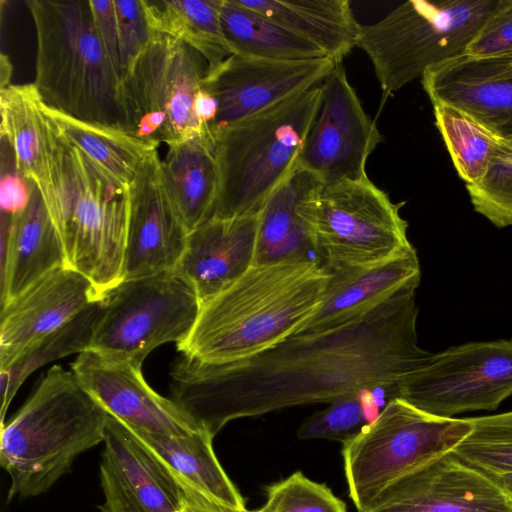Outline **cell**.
<instances>
[{"label": "cell", "mask_w": 512, "mask_h": 512, "mask_svg": "<svg viewBox=\"0 0 512 512\" xmlns=\"http://www.w3.org/2000/svg\"><path fill=\"white\" fill-rule=\"evenodd\" d=\"M102 305V300L91 303L68 323L32 346L11 367L0 370L1 426L5 424L6 411L16 392L32 372L44 364L88 349Z\"/></svg>", "instance_id": "33"}, {"label": "cell", "mask_w": 512, "mask_h": 512, "mask_svg": "<svg viewBox=\"0 0 512 512\" xmlns=\"http://www.w3.org/2000/svg\"><path fill=\"white\" fill-rule=\"evenodd\" d=\"M153 32L181 40L214 67L233 55L225 38L221 0H142Z\"/></svg>", "instance_id": "31"}, {"label": "cell", "mask_w": 512, "mask_h": 512, "mask_svg": "<svg viewBox=\"0 0 512 512\" xmlns=\"http://www.w3.org/2000/svg\"><path fill=\"white\" fill-rule=\"evenodd\" d=\"M128 192L123 279L174 272L189 231L165 189L158 149L143 161Z\"/></svg>", "instance_id": "16"}, {"label": "cell", "mask_w": 512, "mask_h": 512, "mask_svg": "<svg viewBox=\"0 0 512 512\" xmlns=\"http://www.w3.org/2000/svg\"><path fill=\"white\" fill-rule=\"evenodd\" d=\"M466 55L512 59V0H501Z\"/></svg>", "instance_id": "39"}, {"label": "cell", "mask_w": 512, "mask_h": 512, "mask_svg": "<svg viewBox=\"0 0 512 512\" xmlns=\"http://www.w3.org/2000/svg\"><path fill=\"white\" fill-rule=\"evenodd\" d=\"M361 395L336 400L312 414L299 427L297 436L302 440L325 439L342 444L349 441L368 423Z\"/></svg>", "instance_id": "37"}, {"label": "cell", "mask_w": 512, "mask_h": 512, "mask_svg": "<svg viewBox=\"0 0 512 512\" xmlns=\"http://www.w3.org/2000/svg\"><path fill=\"white\" fill-rule=\"evenodd\" d=\"M0 254L1 305L66 266L59 234L35 185L22 213L15 217L1 214Z\"/></svg>", "instance_id": "23"}, {"label": "cell", "mask_w": 512, "mask_h": 512, "mask_svg": "<svg viewBox=\"0 0 512 512\" xmlns=\"http://www.w3.org/2000/svg\"><path fill=\"white\" fill-rule=\"evenodd\" d=\"M501 0H410L362 25L357 47L370 59L381 105L431 68L466 54Z\"/></svg>", "instance_id": "7"}, {"label": "cell", "mask_w": 512, "mask_h": 512, "mask_svg": "<svg viewBox=\"0 0 512 512\" xmlns=\"http://www.w3.org/2000/svg\"><path fill=\"white\" fill-rule=\"evenodd\" d=\"M25 4L36 32L33 83L44 105L85 122L126 131L122 77L97 34L89 0Z\"/></svg>", "instance_id": "3"}, {"label": "cell", "mask_w": 512, "mask_h": 512, "mask_svg": "<svg viewBox=\"0 0 512 512\" xmlns=\"http://www.w3.org/2000/svg\"><path fill=\"white\" fill-rule=\"evenodd\" d=\"M100 482V512H180L175 475L120 420L108 414Z\"/></svg>", "instance_id": "18"}, {"label": "cell", "mask_w": 512, "mask_h": 512, "mask_svg": "<svg viewBox=\"0 0 512 512\" xmlns=\"http://www.w3.org/2000/svg\"><path fill=\"white\" fill-rule=\"evenodd\" d=\"M472 430L469 418L438 417L401 398L382 411L342 448L349 496L365 512L395 480L450 453Z\"/></svg>", "instance_id": "8"}, {"label": "cell", "mask_w": 512, "mask_h": 512, "mask_svg": "<svg viewBox=\"0 0 512 512\" xmlns=\"http://www.w3.org/2000/svg\"><path fill=\"white\" fill-rule=\"evenodd\" d=\"M175 477L180 486V512H256V510L251 511L247 508L241 509L226 504L193 488L179 477Z\"/></svg>", "instance_id": "42"}, {"label": "cell", "mask_w": 512, "mask_h": 512, "mask_svg": "<svg viewBox=\"0 0 512 512\" xmlns=\"http://www.w3.org/2000/svg\"><path fill=\"white\" fill-rule=\"evenodd\" d=\"M330 279L315 261L253 265L201 305L177 349L208 363L253 356L292 336L320 307Z\"/></svg>", "instance_id": "2"}, {"label": "cell", "mask_w": 512, "mask_h": 512, "mask_svg": "<svg viewBox=\"0 0 512 512\" xmlns=\"http://www.w3.org/2000/svg\"><path fill=\"white\" fill-rule=\"evenodd\" d=\"M12 75V64L7 55H1V75H0V89L10 85V78Z\"/></svg>", "instance_id": "44"}, {"label": "cell", "mask_w": 512, "mask_h": 512, "mask_svg": "<svg viewBox=\"0 0 512 512\" xmlns=\"http://www.w3.org/2000/svg\"><path fill=\"white\" fill-rule=\"evenodd\" d=\"M431 103H444L496 132L512 134V59L463 55L426 71Z\"/></svg>", "instance_id": "20"}, {"label": "cell", "mask_w": 512, "mask_h": 512, "mask_svg": "<svg viewBox=\"0 0 512 512\" xmlns=\"http://www.w3.org/2000/svg\"><path fill=\"white\" fill-rule=\"evenodd\" d=\"M89 4L97 34L122 77L120 40L114 0H89Z\"/></svg>", "instance_id": "41"}, {"label": "cell", "mask_w": 512, "mask_h": 512, "mask_svg": "<svg viewBox=\"0 0 512 512\" xmlns=\"http://www.w3.org/2000/svg\"><path fill=\"white\" fill-rule=\"evenodd\" d=\"M322 100L297 160V167L324 185L367 177L366 163L382 136L337 64L321 82Z\"/></svg>", "instance_id": "13"}, {"label": "cell", "mask_w": 512, "mask_h": 512, "mask_svg": "<svg viewBox=\"0 0 512 512\" xmlns=\"http://www.w3.org/2000/svg\"><path fill=\"white\" fill-rule=\"evenodd\" d=\"M217 110L218 105L215 97L207 89L201 86L194 99L193 112L199 125L208 134L214 125Z\"/></svg>", "instance_id": "43"}, {"label": "cell", "mask_w": 512, "mask_h": 512, "mask_svg": "<svg viewBox=\"0 0 512 512\" xmlns=\"http://www.w3.org/2000/svg\"><path fill=\"white\" fill-rule=\"evenodd\" d=\"M1 139L9 145L16 168L40 191L46 207L53 198L48 122L34 85L0 89Z\"/></svg>", "instance_id": "25"}, {"label": "cell", "mask_w": 512, "mask_h": 512, "mask_svg": "<svg viewBox=\"0 0 512 512\" xmlns=\"http://www.w3.org/2000/svg\"><path fill=\"white\" fill-rule=\"evenodd\" d=\"M420 278L330 330L290 336L244 359L208 363L183 356L170 373L172 400L213 437L230 421L284 408L332 403L400 385L433 353L418 345Z\"/></svg>", "instance_id": "1"}, {"label": "cell", "mask_w": 512, "mask_h": 512, "mask_svg": "<svg viewBox=\"0 0 512 512\" xmlns=\"http://www.w3.org/2000/svg\"><path fill=\"white\" fill-rule=\"evenodd\" d=\"M466 189L476 212L498 228L512 226V152L497 158L483 180Z\"/></svg>", "instance_id": "36"}, {"label": "cell", "mask_w": 512, "mask_h": 512, "mask_svg": "<svg viewBox=\"0 0 512 512\" xmlns=\"http://www.w3.org/2000/svg\"><path fill=\"white\" fill-rule=\"evenodd\" d=\"M43 109L68 142L126 187H129L146 157L159 147L124 130L70 117L48 108L44 103Z\"/></svg>", "instance_id": "30"}, {"label": "cell", "mask_w": 512, "mask_h": 512, "mask_svg": "<svg viewBox=\"0 0 512 512\" xmlns=\"http://www.w3.org/2000/svg\"><path fill=\"white\" fill-rule=\"evenodd\" d=\"M329 272L331 279L322 304L292 336L316 334L342 325L421 275L415 248L374 267Z\"/></svg>", "instance_id": "24"}, {"label": "cell", "mask_w": 512, "mask_h": 512, "mask_svg": "<svg viewBox=\"0 0 512 512\" xmlns=\"http://www.w3.org/2000/svg\"><path fill=\"white\" fill-rule=\"evenodd\" d=\"M126 426L175 476L206 495L237 508H246L244 497L214 452V437L205 429L187 436H171Z\"/></svg>", "instance_id": "28"}, {"label": "cell", "mask_w": 512, "mask_h": 512, "mask_svg": "<svg viewBox=\"0 0 512 512\" xmlns=\"http://www.w3.org/2000/svg\"><path fill=\"white\" fill-rule=\"evenodd\" d=\"M5 143L7 144L6 141ZM7 147L8 161L2 158V162H4L7 167L5 168L2 166L0 180V206L1 214L15 217L22 213L28 206L32 197L34 184H32L21 172L18 171L12 151L8 144Z\"/></svg>", "instance_id": "40"}, {"label": "cell", "mask_w": 512, "mask_h": 512, "mask_svg": "<svg viewBox=\"0 0 512 512\" xmlns=\"http://www.w3.org/2000/svg\"><path fill=\"white\" fill-rule=\"evenodd\" d=\"M71 369L109 415L130 427L171 436L203 429L172 399L156 393L140 366L87 350L78 354Z\"/></svg>", "instance_id": "17"}, {"label": "cell", "mask_w": 512, "mask_h": 512, "mask_svg": "<svg viewBox=\"0 0 512 512\" xmlns=\"http://www.w3.org/2000/svg\"><path fill=\"white\" fill-rule=\"evenodd\" d=\"M512 395V340L472 342L434 354L399 387L398 398L451 418L495 410Z\"/></svg>", "instance_id": "12"}, {"label": "cell", "mask_w": 512, "mask_h": 512, "mask_svg": "<svg viewBox=\"0 0 512 512\" xmlns=\"http://www.w3.org/2000/svg\"><path fill=\"white\" fill-rule=\"evenodd\" d=\"M256 512H347L331 489L296 471L266 488V501Z\"/></svg>", "instance_id": "35"}, {"label": "cell", "mask_w": 512, "mask_h": 512, "mask_svg": "<svg viewBox=\"0 0 512 512\" xmlns=\"http://www.w3.org/2000/svg\"><path fill=\"white\" fill-rule=\"evenodd\" d=\"M321 100L320 83L212 136L219 174L212 217L230 218L260 210L296 169Z\"/></svg>", "instance_id": "6"}, {"label": "cell", "mask_w": 512, "mask_h": 512, "mask_svg": "<svg viewBox=\"0 0 512 512\" xmlns=\"http://www.w3.org/2000/svg\"><path fill=\"white\" fill-rule=\"evenodd\" d=\"M491 477L512 500V473L493 475Z\"/></svg>", "instance_id": "45"}, {"label": "cell", "mask_w": 512, "mask_h": 512, "mask_svg": "<svg viewBox=\"0 0 512 512\" xmlns=\"http://www.w3.org/2000/svg\"><path fill=\"white\" fill-rule=\"evenodd\" d=\"M318 47L336 64L357 47L361 24L348 0H239Z\"/></svg>", "instance_id": "27"}, {"label": "cell", "mask_w": 512, "mask_h": 512, "mask_svg": "<svg viewBox=\"0 0 512 512\" xmlns=\"http://www.w3.org/2000/svg\"><path fill=\"white\" fill-rule=\"evenodd\" d=\"M404 204L368 177L324 185L313 215L319 264L328 271L369 268L414 249L400 215Z\"/></svg>", "instance_id": "10"}, {"label": "cell", "mask_w": 512, "mask_h": 512, "mask_svg": "<svg viewBox=\"0 0 512 512\" xmlns=\"http://www.w3.org/2000/svg\"><path fill=\"white\" fill-rule=\"evenodd\" d=\"M208 67L194 48L154 32L122 78L127 133L158 146L208 134L193 112Z\"/></svg>", "instance_id": "9"}, {"label": "cell", "mask_w": 512, "mask_h": 512, "mask_svg": "<svg viewBox=\"0 0 512 512\" xmlns=\"http://www.w3.org/2000/svg\"><path fill=\"white\" fill-rule=\"evenodd\" d=\"M324 184L298 168L267 198L258 212L254 265L317 261L313 215Z\"/></svg>", "instance_id": "22"}, {"label": "cell", "mask_w": 512, "mask_h": 512, "mask_svg": "<svg viewBox=\"0 0 512 512\" xmlns=\"http://www.w3.org/2000/svg\"><path fill=\"white\" fill-rule=\"evenodd\" d=\"M161 160L167 194L189 233L212 217L219 190L214 144L199 134L168 146Z\"/></svg>", "instance_id": "26"}, {"label": "cell", "mask_w": 512, "mask_h": 512, "mask_svg": "<svg viewBox=\"0 0 512 512\" xmlns=\"http://www.w3.org/2000/svg\"><path fill=\"white\" fill-rule=\"evenodd\" d=\"M107 418L72 370L52 366L1 426L0 464L11 478L8 499L48 491L77 456L104 441Z\"/></svg>", "instance_id": "4"}, {"label": "cell", "mask_w": 512, "mask_h": 512, "mask_svg": "<svg viewBox=\"0 0 512 512\" xmlns=\"http://www.w3.org/2000/svg\"><path fill=\"white\" fill-rule=\"evenodd\" d=\"M46 119L53 183L47 210L66 266L89 279L102 299L123 280L129 187L113 179Z\"/></svg>", "instance_id": "5"}, {"label": "cell", "mask_w": 512, "mask_h": 512, "mask_svg": "<svg viewBox=\"0 0 512 512\" xmlns=\"http://www.w3.org/2000/svg\"><path fill=\"white\" fill-rule=\"evenodd\" d=\"M365 512H512V500L450 452L392 482Z\"/></svg>", "instance_id": "15"}, {"label": "cell", "mask_w": 512, "mask_h": 512, "mask_svg": "<svg viewBox=\"0 0 512 512\" xmlns=\"http://www.w3.org/2000/svg\"><path fill=\"white\" fill-rule=\"evenodd\" d=\"M258 212L212 217L189 233L174 273L194 290L201 305L254 265Z\"/></svg>", "instance_id": "21"}, {"label": "cell", "mask_w": 512, "mask_h": 512, "mask_svg": "<svg viewBox=\"0 0 512 512\" xmlns=\"http://www.w3.org/2000/svg\"><path fill=\"white\" fill-rule=\"evenodd\" d=\"M114 5L124 76L134 59L151 41L154 32L148 24L142 0H114Z\"/></svg>", "instance_id": "38"}, {"label": "cell", "mask_w": 512, "mask_h": 512, "mask_svg": "<svg viewBox=\"0 0 512 512\" xmlns=\"http://www.w3.org/2000/svg\"><path fill=\"white\" fill-rule=\"evenodd\" d=\"M432 105L436 126L466 186L480 183L497 158L512 152V135L504 136L451 105Z\"/></svg>", "instance_id": "32"}, {"label": "cell", "mask_w": 512, "mask_h": 512, "mask_svg": "<svg viewBox=\"0 0 512 512\" xmlns=\"http://www.w3.org/2000/svg\"><path fill=\"white\" fill-rule=\"evenodd\" d=\"M99 300L89 279L64 266L1 305L0 370Z\"/></svg>", "instance_id": "19"}, {"label": "cell", "mask_w": 512, "mask_h": 512, "mask_svg": "<svg viewBox=\"0 0 512 512\" xmlns=\"http://www.w3.org/2000/svg\"><path fill=\"white\" fill-rule=\"evenodd\" d=\"M336 65L327 57L286 61L231 55L208 67L202 86L218 105L211 139L223 128L320 84Z\"/></svg>", "instance_id": "14"}, {"label": "cell", "mask_w": 512, "mask_h": 512, "mask_svg": "<svg viewBox=\"0 0 512 512\" xmlns=\"http://www.w3.org/2000/svg\"><path fill=\"white\" fill-rule=\"evenodd\" d=\"M220 19L233 55L286 61L327 57L315 45L239 0H221Z\"/></svg>", "instance_id": "29"}, {"label": "cell", "mask_w": 512, "mask_h": 512, "mask_svg": "<svg viewBox=\"0 0 512 512\" xmlns=\"http://www.w3.org/2000/svg\"><path fill=\"white\" fill-rule=\"evenodd\" d=\"M469 419L471 432L451 453L488 476L512 473V411Z\"/></svg>", "instance_id": "34"}, {"label": "cell", "mask_w": 512, "mask_h": 512, "mask_svg": "<svg viewBox=\"0 0 512 512\" xmlns=\"http://www.w3.org/2000/svg\"><path fill=\"white\" fill-rule=\"evenodd\" d=\"M102 302L87 350L140 367L158 346L185 340L201 308L194 290L174 272L123 279Z\"/></svg>", "instance_id": "11"}]
</instances>
